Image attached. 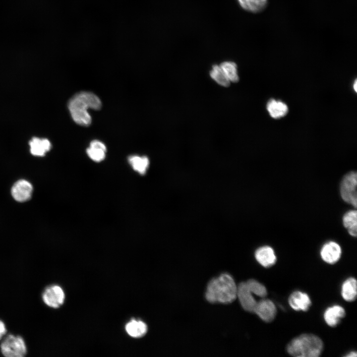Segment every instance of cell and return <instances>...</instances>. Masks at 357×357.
Masks as SVG:
<instances>
[{"label":"cell","mask_w":357,"mask_h":357,"mask_svg":"<svg viewBox=\"0 0 357 357\" xmlns=\"http://www.w3.org/2000/svg\"><path fill=\"white\" fill-rule=\"evenodd\" d=\"M323 343L313 334H302L293 338L287 345V352L295 357H318L323 350Z\"/></svg>","instance_id":"3"},{"label":"cell","mask_w":357,"mask_h":357,"mask_svg":"<svg viewBox=\"0 0 357 357\" xmlns=\"http://www.w3.org/2000/svg\"><path fill=\"white\" fill-rule=\"evenodd\" d=\"M32 191V184L26 180L21 179L13 184L11 189V194L17 201L24 202L31 198Z\"/></svg>","instance_id":"11"},{"label":"cell","mask_w":357,"mask_h":357,"mask_svg":"<svg viewBox=\"0 0 357 357\" xmlns=\"http://www.w3.org/2000/svg\"><path fill=\"white\" fill-rule=\"evenodd\" d=\"M245 283L250 291L256 296L264 298L267 295V291L264 285L255 279H249Z\"/></svg>","instance_id":"24"},{"label":"cell","mask_w":357,"mask_h":357,"mask_svg":"<svg viewBox=\"0 0 357 357\" xmlns=\"http://www.w3.org/2000/svg\"><path fill=\"white\" fill-rule=\"evenodd\" d=\"M127 333L133 338H140L144 336L148 330L147 325L140 320H132L125 325Z\"/></svg>","instance_id":"19"},{"label":"cell","mask_w":357,"mask_h":357,"mask_svg":"<svg viewBox=\"0 0 357 357\" xmlns=\"http://www.w3.org/2000/svg\"><path fill=\"white\" fill-rule=\"evenodd\" d=\"M211 77L219 85L228 87L230 82L226 76L220 64H214L210 71Z\"/></svg>","instance_id":"23"},{"label":"cell","mask_w":357,"mask_h":357,"mask_svg":"<svg viewBox=\"0 0 357 357\" xmlns=\"http://www.w3.org/2000/svg\"><path fill=\"white\" fill-rule=\"evenodd\" d=\"M288 302L291 308L296 311H306L311 305L309 296L299 291H295L290 295Z\"/></svg>","instance_id":"10"},{"label":"cell","mask_w":357,"mask_h":357,"mask_svg":"<svg viewBox=\"0 0 357 357\" xmlns=\"http://www.w3.org/2000/svg\"><path fill=\"white\" fill-rule=\"evenodd\" d=\"M357 174L356 172H350L343 178L340 184V194L343 200L356 208Z\"/></svg>","instance_id":"5"},{"label":"cell","mask_w":357,"mask_h":357,"mask_svg":"<svg viewBox=\"0 0 357 357\" xmlns=\"http://www.w3.org/2000/svg\"><path fill=\"white\" fill-rule=\"evenodd\" d=\"M237 1L243 10L253 13L262 11L268 4V0H237Z\"/></svg>","instance_id":"17"},{"label":"cell","mask_w":357,"mask_h":357,"mask_svg":"<svg viewBox=\"0 0 357 357\" xmlns=\"http://www.w3.org/2000/svg\"><path fill=\"white\" fill-rule=\"evenodd\" d=\"M102 106L99 97L93 93L81 92L74 95L68 102V107L73 120L79 125L87 126L91 123L89 109L99 110Z\"/></svg>","instance_id":"2"},{"label":"cell","mask_w":357,"mask_h":357,"mask_svg":"<svg viewBox=\"0 0 357 357\" xmlns=\"http://www.w3.org/2000/svg\"><path fill=\"white\" fill-rule=\"evenodd\" d=\"M128 161L132 169L138 174H146L149 166V160L146 156L131 155L128 157Z\"/></svg>","instance_id":"20"},{"label":"cell","mask_w":357,"mask_h":357,"mask_svg":"<svg viewBox=\"0 0 357 357\" xmlns=\"http://www.w3.org/2000/svg\"><path fill=\"white\" fill-rule=\"evenodd\" d=\"M345 315V310L342 306L334 305L328 307L325 310L323 318L328 326L334 327L338 325L341 319Z\"/></svg>","instance_id":"13"},{"label":"cell","mask_w":357,"mask_h":357,"mask_svg":"<svg viewBox=\"0 0 357 357\" xmlns=\"http://www.w3.org/2000/svg\"><path fill=\"white\" fill-rule=\"evenodd\" d=\"M107 148L100 141L94 140L91 142L86 153L90 159L95 162H101L106 157Z\"/></svg>","instance_id":"14"},{"label":"cell","mask_w":357,"mask_h":357,"mask_svg":"<svg viewBox=\"0 0 357 357\" xmlns=\"http://www.w3.org/2000/svg\"><path fill=\"white\" fill-rule=\"evenodd\" d=\"M0 348L6 357H23L27 353L25 342L19 335H8L1 342Z\"/></svg>","instance_id":"4"},{"label":"cell","mask_w":357,"mask_h":357,"mask_svg":"<svg viewBox=\"0 0 357 357\" xmlns=\"http://www.w3.org/2000/svg\"><path fill=\"white\" fill-rule=\"evenodd\" d=\"M357 80H356L354 82V85L353 86L354 90L356 92H357Z\"/></svg>","instance_id":"27"},{"label":"cell","mask_w":357,"mask_h":357,"mask_svg":"<svg viewBox=\"0 0 357 357\" xmlns=\"http://www.w3.org/2000/svg\"><path fill=\"white\" fill-rule=\"evenodd\" d=\"M254 313L263 321L270 322L275 318L277 309L272 300L263 299L257 301Z\"/></svg>","instance_id":"8"},{"label":"cell","mask_w":357,"mask_h":357,"mask_svg":"<svg viewBox=\"0 0 357 357\" xmlns=\"http://www.w3.org/2000/svg\"><path fill=\"white\" fill-rule=\"evenodd\" d=\"M357 356V352L355 351H352L350 353H349L347 355L345 356V357H356Z\"/></svg>","instance_id":"26"},{"label":"cell","mask_w":357,"mask_h":357,"mask_svg":"<svg viewBox=\"0 0 357 357\" xmlns=\"http://www.w3.org/2000/svg\"><path fill=\"white\" fill-rule=\"evenodd\" d=\"M44 303L53 308H58L64 303L65 294L63 289L59 285H52L47 286L42 294Z\"/></svg>","instance_id":"6"},{"label":"cell","mask_w":357,"mask_h":357,"mask_svg":"<svg viewBox=\"0 0 357 357\" xmlns=\"http://www.w3.org/2000/svg\"><path fill=\"white\" fill-rule=\"evenodd\" d=\"M30 152L33 155L43 156L51 148L50 142L47 139L35 137L29 142Z\"/></svg>","instance_id":"16"},{"label":"cell","mask_w":357,"mask_h":357,"mask_svg":"<svg viewBox=\"0 0 357 357\" xmlns=\"http://www.w3.org/2000/svg\"><path fill=\"white\" fill-rule=\"evenodd\" d=\"M237 286L230 274H222L208 283L205 293L206 299L212 303H230L237 298Z\"/></svg>","instance_id":"1"},{"label":"cell","mask_w":357,"mask_h":357,"mask_svg":"<svg viewBox=\"0 0 357 357\" xmlns=\"http://www.w3.org/2000/svg\"><path fill=\"white\" fill-rule=\"evenodd\" d=\"M341 295L347 301H354L357 298V280L354 277L347 278L342 284Z\"/></svg>","instance_id":"15"},{"label":"cell","mask_w":357,"mask_h":357,"mask_svg":"<svg viewBox=\"0 0 357 357\" xmlns=\"http://www.w3.org/2000/svg\"><path fill=\"white\" fill-rule=\"evenodd\" d=\"M343 223L351 236H357V213L356 210L349 211L345 214L343 217Z\"/></svg>","instance_id":"21"},{"label":"cell","mask_w":357,"mask_h":357,"mask_svg":"<svg viewBox=\"0 0 357 357\" xmlns=\"http://www.w3.org/2000/svg\"><path fill=\"white\" fill-rule=\"evenodd\" d=\"M342 254V249L340 245L333 241L325 243L320 250V256L326 263L334 264L340 259Z\"/></svg>","instance_id":"9"},{"label":"cell","mask_w":357,"mask_h":357,"mask_svg":"<svg viewBox=\"0 0 357 357\" xmlns=\"http://www.w3.org/2000/svg\"><path fill=\"white\" fill-rule=\"evenodd\" d=\"M255 257L257 261L265 268L272 267L277 261L274 249L268 245L258 248L255 252Z\"/></svg>","instance_id":"12"},{"label":"cell","mask_w":357,"mask_h":357,"mask_svg":"<svg viewBox=\"0 0 357 357\" xmlns=\"http://www.w3.org/2000/svg\"><path fill=\"white\" fill-rule=\"evenodd\" d=\"M230 82H237L239 80L237 64L231 60H226L219 64Z\"/></svg>","instance_id":"22"},{"label":"cell","mask_w":357,"mask_h":357,"mask_svg":"<svg viewBox=\"0 0 357 357\" xmlns=\"http://www.w3.org/2000/svg\"><path fill=\"white\" fill-rule=\"evenodd\" d=\"M266 107L269 115L274 119L282 118L286 115L288 112V108L286 104L275 99L270 100Z\"/></svg>","instance_id":"18"},{"label":"cell","mask_w":357,"mask_h":357,"mask_svg":"<svg viewBox=\"0 0 357 357\" xmlns=\"http://www.w3.org/2000/svg\"><path fill=\"white\" fill-rule=\"evenodd\" d=\"M237 298H238L243 309L254 313L257 301L247 287L245 282H241L237 286Z\"/></svg>","instance_id":"7"},{"label":"cell","mask_w":357,"mask_h":357,"mask_svg":"<svg viewBox=\"0 0 357 357\" xmlns=\"http://www.w3.org/2000/svg\"><path fill=\"white\" fill-rule=\"evenodd\" d=\"M7 329L4 323L0 320V340L6 334Z\"/></svg>","instance_id":"25"}]
</instances>
